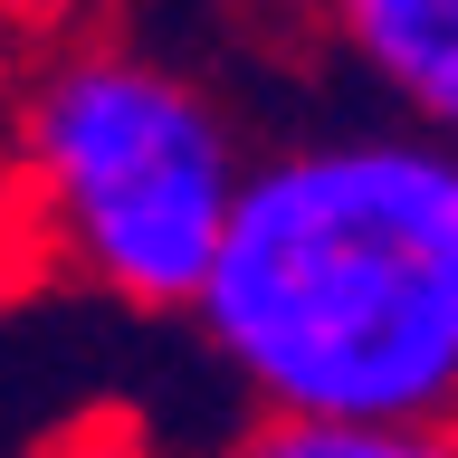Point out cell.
Masks as SVG:
<instances>
[{"label": "cell", "instance_id": "3957f363", "mask_svg": "<svg viewBox=\"0 0 458 458\" xmlns=\"http://www.w3.org/2000/svg\"><path fill=\"white\" fill-rule=\"evenodd\" d=\"M335 38L401 106V134L458 153V0H344Z\"/></svg>", "mask_w": 458, "mask_h": 458}, {"label": "cell", "instance_id": "7a4b0ae2", "mask_svg": "<svg viewBox=\"0 0 458 458\" xmlns=\"http://www.w3.org/2000/svg\"><path fill=\"white\" fill-rule=\"evenodd\" d=\"M10 239L29 267L134 315H191L249 143L191 67L134 38H67L0 106Z\"/></svg>", "mask_w": 458, "mask_h": 458}, {"label": "cell", "instance_id": "277c9868", "mask_svg": "<svg viewBox=\"0 0 458 458\" xmlns=\"http://www.w3.org/2000/svg\"><path fill=\"white\" fill-rule=\"evenodd\" d=\"M210 458H458V429H353V420H249Z\"/></svg>", "mask_w": 458, "mask_h": 458}, {"label": "cell", "instance_id": "6da1fadb", "mask_svg": "<svg viewBox=\"0 0 458 458\" xmlns=\"http://www.w3.org/2000/svg\"><path fill=\"white\" fill-rule=\"evenodd\" d=\"M191 325L258 420L458 429V153L401 124L249 153Z\"/></svg>", "mask_w": 458, "mask_h": 458}, {"label": "cell", "instance_id": "5b68a950", "mask_svg": "<svg viewBox=\"0 0 458 458\" xmlns=\"http://www.w3.org/2000/svg\"><path fill=\"white\" fill-rule=\"evenodd\" d=\"M0 239H10V143H0Z\"/></svg>", "mask_w": 458, "mask_h": 458}]
</instances>
